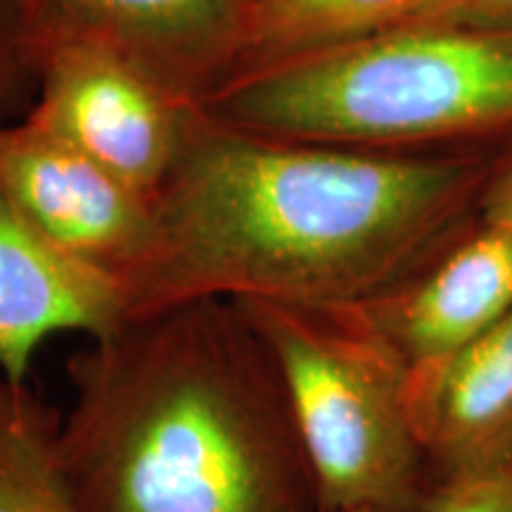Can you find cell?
<instances>
[{"mask_svg":"<svg viewBox=\"0 0 512 512\" xmlns=\"http://www.w3.org/2000/svg\"><path fill=\"white\" fill-rule=\"evenodd\" d=\"M465 195L460 164L261 136L200 107L128 318L192 299L363 304L441 245Z\"/></svg>","mask_w":512,"mask_h":512,"instance_id":"1","label":"cell"},{"mask_svg":"<svg viewBox=\"0 0 512 512\" xmlns=\"http://www.w3.org/2000/svg\"><path fill=\"white\" fill-rule=\"evenodd\" d=\"M81 512H320L271 351L233 299L126 318L67 358Z\"/></svg>","mask_w":512,"mask_h":512,"instance_id":"2","label":"cell"},{"mask_svg":"<svg viewBox=\"0 0 512 512\" xmlns=\"http://www.w3.org/2000/svg\"><path fill=\"white\" fill-rule=\"evenodd\" d=\"M202 112L261 136L373 147L512 119V34L411 24L233 76Z\"/></svg>","mask_w":512,"mask_h":512,"instance_id":"3","label":"cell"},{"mask_svg":"<svg viewBox=\"0 0 512 512\" xmlns=\"http://www.w3.org/2000/svg\"><path fill=\"white\" fill-rule=\"evenodd\" d=\"M235 304L283 375L320 512H415L434 477L408 418V363L363 306Z\"/></svg>","mask_w":512,"mask_h":512,"instance_id":"4","label":"cell"},{"mask_svg":"<svg viewBox=\"0 0 512 512\" xmlns=\"http://www.w3.org/2000/svg\"><path fill=\"white\" fill-rule=\"evenodd\" d=\"M31 126L64 140L155 200L185 147L200 105L178 98L105 43L74 36L38 41Z\"/></svg>","mask_w":512,"mask_h":512,"instance_id":"5","label":"cell"},{"mask_svg":"<svg viewBox=\"0 0 512 512\" xmlns=\"http://www.w3.org/2000/svg\"><path fill=\"white\" fill-rule=\"evenodd\" d=\"M0 183L50 245L124 290L150 256L155 200L27 119L0 124Z\"/></svg>","mask_w":512,"mask_h":512,"instance_id":"6","label":"cell"},{"mask_svg":"<svg viewBox=\"0 0 512 512\" xmlns=\"http://www.w3.org/2000/svg\"><path fill=\"white\" fill-rule=\"evenodd\" d=\"M38 41L105 43L202 105L233 72L245 0H34ZM38 48V46H36Z\"/></svg>","mask_w":512,"mask_h":512,"instance_id":"7","label":"cell"},{"mask_svg":"<svg viewBox=\"0 0 512 512\" xmlns=\"http://www.w3.org/2000/svg\"><path fill=\"white\" fill-rule=\"evenodd\" d=\"M128 318L119 280L62 254L0 183V370L27 382L38 347L57 332L107 335Z\"/></svg>","mask_w":512,"mask_h":512,"instance_id":"8","label":"cell"},{"mask_svg":"<svg viewBox=\"0 0 512 512\" xmlns=\"http://www.w3.org/2000/svg\"><path fill=\"white\" fill-rule=\"evenodd\" d=\"M361 306L408 368L451 354L512 311V235L484 221Z\"/></svg>","mask_w":512,"mask_h":512,"instance_id":"9","label":"cell"},{"mask_svg":"<svg viewBox=\"0 0 512 512\" xmlns=\"http://www.w3.org/2000/svg\"><path fill=\"white\" fill-rule=\"evenodd\" d=\"M406 408L432 477L512 463V311L465 347L408 368Z\"/></svg>","mask_w":512,"mask_h":512,"instance_id":"10","label":"cell"},{"mask_svg":"<svg viewBox=\"0 0 512 512\" xmlns=\"http://www.w3.org/2000/svg\"><path fill=\"white\" fill-rule=\"evenodd\" d=\"M418 3L420 0H245L238 53L228 79L287 57L394 29L411 17Z\"/></svg>","mask_w":512,"mask_h":512,"instance_id":"11","label":"cell"},{"mask_svg":"<svg viewBox=\"0 0 512 512\" xmlns=\"http://www.w3.org/2000/svg\"><path fill=\"white\" fill-rule=\"evenodd\" d=\"M60 413L0 377V512H81L57 451Z\"/></svg>","mask_w":512,"mask_h":512,"instance_id":"12","label":"cell"},{"mask_svg":"<svg viewBox=\"0 0 512 512\" xmlns=\"http://www.w3.org/2000/svg\"><path fill=\"white\" fill-rule=\"evenodd\" d=\"M415 512H512V463L434 477Z\"/></svg>","mask_w":512,"mask_h":512,"instance_id":"13","label":"cell"},{"mask_svg":"<svg viewBox=\"0 0 512 512\" xmlns=\"http://www.w3.org/2000/svg\"><path fill=\"white\" fill-rule=\"evenodd\" d=\"M38 17L34 0H0V95L34 74Z\"/></svg>","mask_w":512,"mask_h":512,"instance_id":"14","label":"cell"},{"mask_svg":"<svg viewBox=\"0 0 512 512\" xmlns=\"http://www.w3.org/2000/svg\"><path fill=\"white\" fill-rule=\"evenodd\" d=\"M482 19H512V0H420L411 17L399 27L411 24H456L467 27Z\"/></svg>","mask_w":512,"mask_h":512,"instance_id":"15","label":"cell"},{"mask_svg":"<svg viewBox=\"0 0 512 512\" xmlns=\"http://www.w3.org/2000/svg\"><path fill=\"white\" fill-rule=\"evenodd\" d=\"M484 221L512 235V174L491 195Z\"/></svg>","mask_w":512,"mask_h":512,"instance_id":"16","label":"cell"},{"mask_svg":"<svg viewBox=\"0 0 512 512\" xmlns=\"http://www.w3.org/2000/svg\"><path fill=\"white\" fill-rule=\"evenodd\" d=\"M358 512H361V510H358Z\"/></svg>","mask_w":512,"mask_h":512,"instance_id":"17","label":"cell"}]
</instances>
